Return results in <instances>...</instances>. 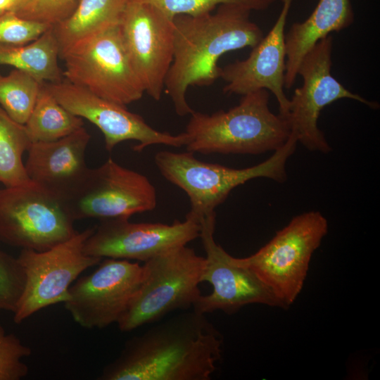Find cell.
Wrapping results in <instances>:
<instances>
[{"mask_svg":"<svg viewBox=\"0 0 380 380\" xmlns=\"http://www.w3.org/2000/svg\"><path fill=\"white\" fill-rule=\"evenodd\" d=\"M25 127L32 143L45 142L75 132L84 122L61 105L44 82Z\"/></svg>","mask_w":380,"mask_h":380,"instance_id":"obj_22","label":"cell"},{"mask_svg":"<svg viewBox=\"0 0 380 380\" xmlns=\"http://www.w3.org/2000/svg\"><path fill=\"white\" fill-rule=\"evenodd\" d=\"M118 27L144 92L159 101L173 60V18L151 3L128 0Z\"/></svg>","mask_w":380,"mask_h":380,"instance_id":"obj_12","label":"cell"},{"mask_svg":"<svg viewBox=\"0 0 380 380\" xmlns=\"http://www.w3.org/2000/svg\"><path fill=\"white\" fill-rule=\"evenodd\" d=\"M250 13L239 6L223 4L215 12L173 18V60L164 91L178 115L194 112L186 101L190 86H210L220 78L221 68L217 62L222 55L253 48L261 41L262 30L251 20Z\"/></svg>","mask_w":380,"mask_h":380,"instance_id":"obj_2","label":"cell"},{"mask_svg":"<svg viewBox=\"0 0 380 380\" xmlns=\"http://www.w3.org/2000/svg\"><path fill=\"white\" fill-rule=\"evenodd\" d=\"M32 144L25 125L15 122L0 106V183L5 187L32 182L23 161Z\"/></svg>","mask_w":380,"mask_h":380,"instance_id":"obj_23","label":"cell"},{"mask_svg":"<svg viewBox=\"0 0 380 380\" xmlns=\"http://www.w3.org/2000/svg\"><path fill=\"white\" fill-rule=\"evenodd\" d=\"M26 0H0V15L5 13H14L15 14L23 6Z\"/></svg>","mask_w":380,"mask_h":380,"instance_id":"obj_30","label":"cell"},{"mask_svg":"<svg viewBox=\"0 0 380 380\" xmlns=\"http://www.w3.org/2000/svg\"><path fill=\"white\" fill-rule=\"evenodd\" d=\"M144 262L141 284L117 322L123 332L154 322L176 310L193 308L201 295L198 285L205 260L193 248L180 246Z\"/></svg>","mask_w":380,"mask_h":380,"instance_id":"obj_5","label":"cell"},{"mask_svg":"<svg viewBox=\"0 0 380 380\" xmlns=\"http://www.w3.org/2000/svg\"><path fill=\"white\" fill-rule=\"evenodd\" d=\"M58 58L59 49L52 27L27 44H0V65L25 70L42 82L53 83L63 80Z\"/></svg>","mask_w":380,"mask_h":380,"instance_id":"obj_21","label":"cell"},{"mask_svg":"<svg viewBox=\"0 0 380 380\" xmlns=\"http://www.w3.org/2000/svg\"><path fill=\"white\" fill-rule=\"evenodd\" d=\"M293 0H282L283 6L268 34L244 60L236 61L220 70V78L226 84L223 92L245 95L260 89L270 91L276 98L279 113L286 118L289 99L284 88L286 67L285 26Z\"/></svg>","mask_w":380,"mask_h":380,"instance_id":"obj_17","label":"cell"},{"mask_svg":"<svg viewBox=\"0 0 380 380\" xmlns=\"http://www.w3.org/2000/svg\"><path fill=\"white\" fill-rule=\"evenodd\" d=\"M269 92L260 89L243 95L227 110L212 114L195 111L186 126L187 151L203 154H258L276 151L288 140L286 119L269 108Z\"/></svg>","mask_w":380,"mask_h":380,"instance_id":"obj_3","label":"cell"},{"mask_svg":"<svg viewBox=\"0 0 380 380\" xmlns=\"http://www.w3.org/2000/svg\"><path fill=\"white\" fill-rule=\"evenodd\" d=\"M51 93L61 105L74 115L84 118L102 132L105 148L111 152L125 141L138 142L133 148L141 152L153 145L172 147L186 146L188 135L160 132L146 123L139 114L126 106L106 100L82 87L63 79L58 82H46Z\"/></svg>","mask_w":380,"mask_h":380,"instance_id":"obj_14","label":"cell"},{"mask_svg":"<svg viewBox=\"0 0 380 380\" xmlns=\"http://www.w3.org/2000/svg\"><path fill=\"white\" fill-rule=\"evenodd\" d=\"M0 310H1V309H0Z\"/></svg>","mask_w":380,"mask_h":380,"instance_id":"obj_31","label":"cell"},{"mask_svg":"<svg viewBox=\"0 0 380 380\" xmlns=\"http://www.w3.org/2000/svg\"><path fill=\"white\" fill-rule=\"evenodd\" d=\"M223 338L195 310L175 316L129 338L99 380H209Z\"/></svg>","mask_w":380,"mask_h":380,"instance_id":"obj_1","label":"cell"},{"mask_svg":"<svg viewBox=\"0 0 380 380\" xmlns=\"http://www.w3.org/2000/svg\"><path fill=\"white\" fill-rule=\"evenodd\" d=\"M75 220L63 201L32 182L0 189V240L44 251L72 236Z\"/></svg>","mask_w":380,"mask_h":380,"instance_id":"obj_9","label":"cell"},{"mask_svg":"<svg viewBox=\"0 0 380 380\" xmlns=\"http://www.w3.org/2000/svg\"><path fill=\"white\" fill-rule=\"evenodd\" d=\"M32 349L13 334H7L0 324V380H20L28 372L23 359L29 357Z\"/></svg>","mask_w":380,"mask_h":380,"instance_id":"obj_26","label":"cell"},{"mask_svg":"<svg viewBox=\"0 0 380 380\" xmlns=\"http://www.w3.org/2000/svg\"><path fill=\"white\" fill-rule=\"evenodd\" d=\"M94 227L77 232L69 239L44 251L22 249L17 257L25 274V286L13 313L20 324L40 310L64 303L72 283L101 258L84 253L87 239Z\"/></svg>","mask_w":380,"mask_h":380,"instance_id":"obj_8","label":"cell"},{"mask_svg":"<svg viewBox=\"0 0 380 380\" xmlns=\"http://www.w3.org/2000/svg\"><path fill=\"white\" fill-rule=\"evenodd\" d=\"M25 274L18 258L0 248V309L13 312L25 286Z\"/></svg>","mask_w":380,"mask_h":380,"instance_id":"obj_27","label":"cell"},{"mask_svg":"<svg viewBox=\"0 0 380 380\" xmlns=\"http://www.w3.org/2000/svg\"><path fill=\"white\" fill-rule=\"evenodd\" d=\"M143 278V265L138 262L106 258L94 272L70 286L64 307L80 327L105 328L118 322Z\"/></svg>","mask_w":380,"mask_h":380,"instance_id":"obj_13","label":"cell"},{"mask_svg":"<svg viewBox=\"0 0 380 380\" xmlns=\"http://www.w3.org/2000/svg\"><path fill=\"white\" fill-rule=\"evenodd\" d=\"M333 37L329 34L307 52L298 70L303 79L289 99L286 119L291 134L309 151L327 153L331 151L317 122L324 107L342 99L360 102L372 109L379 108L375 101L367 100L342 85L331 73Z\"/></svg>","mask_w":380,"mask_h":380,"instance_id":"obj_10","label":"cell"},{"mask_svg":"<svg viewBox=\"0 0 380 380\" xmlns=\"http://www.w3.org/2000/svg\"><path fill=\"white\" fill-rule=\"evenodd\" d=\"M90 138L82 127L58 140L32 143L25 164L30 180L62 201L65 199L89 169L85 153Z\"/></svg>","mask_w":380,"mask_h":380,"instance_id":"obj_18","label":"cell"},{"mask_svg":"<svg viewBox=\"0 0 380 380\" xmlns=\"http://www.w3.org/2000/svg\"><path fill=\"white\" fill-rule=\"evenodd\" d=\"M44 82L30 73L14 68L0 74V106L15 122L25 125Z\"/></svg>","mask_w":380,"mask_h":380,"instance_id":"obj_24","label":"cell"},{"mask_svg":"<svg viewBox=\"0 0 380 380\" xmlns=\"http://www.w3.org/2000/svg\"><path fill=\"white\" fill-rule=\"evenodd\" d=\"M151 3L172 18L179 15H198L213 12L223 4L236 5L251 11H265L276 0H141Z\"/></svg>","mask_w":380,"mask_h":380,"instance_id":"obj_25","label":"cell"},{"mask_svg":"<svg viewBox=\"0 0 380 380\" xmlns=\"http://www.w3.org/2000/svg\"><path fill=\"white\" fill-rule=\"evenodd\" d=\"M200 223L186 217L171 224L132 222L127 217L100 220L84 251L92 257L145 262L199 237Z\"/></svg>","mask_w":380,"mask_h":380,"instance_id":"obj_16","label":"cell"},{"mask_svg":"<svg viewBox=\"0 0 380 380\" xmlns=\"http://www.w3.org/2000/svg\"><path fill=\"white\" fill-rule=\"evenodd\" d=\"M77 2L78 0H26L15 14L53 26L68 18Z\"/></svg>","mask_w":380,"mask_h":380,"instance_id":"obj_29","label":"cell"},{"mask_svg":"<svg viewBox=\"0 0 380 380\" xmlns=\"http://www.w3.org/2000/svg\"><path fill=\"white\" fill-rule=\"evenodd\" d=\"M298 140L290 134L286 143L273 155L256 165L235 169L206 163L194 157V153L158 152L155 163L161 175L182 189L189 198L191 209L186 217L199 222L204 216L215 213V208L236 186L248 180L266 177L278 182L286 178V163L294 153Z\"/></svg>","mask_w":380,"mask_h":380,"instance_id":"obj_4","label":"cell"},{"mask_svg":"<svg viewBox=\"0 0 380 380\" xmlns=\"http://www.w3.org/2000/svg\"><path fill=\"white\" fill-rule=\"evenodd\" d=\"M61 59L64 61L65 80L106 100L126 106L145 93L118 24L77 43Z\"/></svg>","mask_w":380,"mask_h":380,"instance_id":"obj_7","label":"cell"},{"mask_svg":"<svg viewBox=\"0 0 380 380\" xmlns=\"http://www.w3.org/2000/svg\"><path fill=\"white\" fill-rule=\"evenodd\" d=\"M51 27L23 18L14 13L0 15V44L24 45L37 39Z\"/></svg>","mask_w":380,"mask_h":380,"instance_id":"obj_28","label":"cell"},{"mask_svg":"<svg viewBox=\"0 0 380 380\" xmlns=\"http://www.w3.org/2000/svg\"><path fill=\"white\" fill-rule=\"evenodd\" d=\"M128 0H78L72 13L52 26L59 58L82 40L119 23Z\"/></svg>","mask_w":380,"mask_h":380,"instance_id":"obj_20","label":"cell"},{"mask_svg":"<svg viewBox=\"0 0 380 380\" xmlns=\"http://www.w3.org/2000/svg\"><path fill=\"white\" fill-rule=\"evenodd\" d=\"M63 201L75 221L129 218L153 210L157 193L145 175L109 158L99 167L89 168L77 188Z\"/></svg>","mask_w":380,"mask_h":380,"instance_id":"obj_11","label":"cell"},{"mask_svg":"<svg viewBox=\"0 0 380 380\" xmlns=\"http://www.w3.org/2000/svg\"><path fill=\"white\" fill-rule=\"evenodd\" d=\"M354 18L350 0H319L305 20L293 24L285 36L284 87H293L301 60L317 42L349 27Z\"/></svg>","mask_w":380,"mask_h":380,"instance_id":"obj_19","label":"cell"},{"mask_svg":"<svg viewBox=\"0 0 380 380\" xmlns=\"http://www.w3.org/2000/svg\"><path fill=\"white\" fill-rule=\"evenodd\" d=\"M327 232V220L321 213H304L256 253L243 258L232 256V260L251 271L286 309L300 293L312 255Z\"/></svg>","mask_w":380,"mask_h":380,"instance_id":"obj_6","label":"cell"},{"mask_svg":"<svg viewBox=\"0 0 380 380\" xmlns=\"http://www.w3.org/2000/svg\"><path fill=\"white\" fill-rule=\"evenodd\" d=\"M199 223V237L206 255L201 281L210 283L213 291L201 295L193 306L194 310L202 314L222 310L231 315L255 303L283 308L279 300L251 271L234 263L232 256L216 243L215 213L204 216Z\"/></svg>","mask_w":380,"mask_h":380,"instance_id":"obj_15","label":"cell"}]
</instances>
